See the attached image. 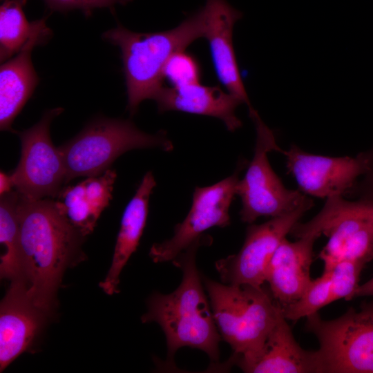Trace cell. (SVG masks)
<instances>
[{"label":"cell","mask_w":373,"mask_h":373,"mask_svg":"<svg viewBox=\"0 0 373 373\" xmlns=\"http://www.w3.org/2000/svg\"><path fill=\"white\" fill-rule=\"evenodd\" d=\"M370 157V165L367 171L365 173V178L361 182L360 187H354L350 192L357 189L360 191L361 198L373 200V153H368Z\"/></svg>","instance_id":"obj_28"},{"label":"cell","mask_w":373,"mask_h":373,"mask_svg":"<svg viewBox=\"0 0 373 373\" xmlns=\"http://www.w3.org/2000/svg\"><path fill=\"white\" fill-rule=\"evenodd\" d=\"M47 6L55 11L66 12L80 10L90 15L96 8H113L115 5H126L132 0H44Z\"/></svg>","instance_id":"obj_27"},{"label":"cell","mask_w":373,"mask_h":373,"mask_svg":"<svg viewBox=\"0 0 373 373\" xmlns=\"http://www.w3.org/2000/svg\"><path fill=\"white\" fill-rule=\"evenodd\" d=\"M348 218H360L373 224V200L359 199L350 201L343 196L329 198L314 218L304 223L298 222L290 233L298 238L307 235L319 237L327 228Z\"/></svg>","instance_id":"obj_22"},{"label":"cell","mask_w":373,"mask_h":373,"mask_svg":"<svg viewBox=\"0 0 373 373\" xmlns=\"http://www.w3.org/2000/svg\"><path fill=\"white\" fill-rule=\"evenodd\" d=\"M208 242L200 237L172 260L182 271L181 283L171 294H153L147 301V312L141 318L142 323H158L163 330L167 345L165 365L169 369L175 368L174 356L183 347L203 351L218 366L221 336L195 260L198 247Z\"/></svg>","instance_id":"obj_2"},{"label":"cell","mask_w":373,"mask_h":373,"mask_svg":"<svg viewBox=\"0 0 373 373\" xmlns=\"http://www.w3.org/2000/svg\"><path fill=\"white\" fill-rule=\"evenodd\" d=\"M173 149L166 133L149 134L129 120L97 118L59 146L66 169V184L81 176H97L122 153L135 149Z\"/></svg>","instance_id":"obj_5"},{"label":"cell","mask_w":373,"mask_h":373,"mask_svg":"<svg viewBox=\"0 0 373 373\" xmlns=\"http://www.w3.org/2000/svg\"><path fill=\"white\" fill-rule=\"evenodd\" d=\"M27 0H1L0 61L3 63L23 48L32 35L35 20L29 22L23 7Z\"/></svg>","instance_id":"obj_23"},{"label":"cell","mask_w":373,"mask_h":373,"mask_svg":"<svg viewBox=\"0 0 373 373\" xmlns=\"http://www.w3.org/2000/svg\"><path fill=\"white\" fill-rule=\"evenodd\" d=\"M318 238L307 235L295 242L285 238L276 250L268 267L266 282L280 306L298 300L312 281L313 247Z\"/></svg>","instance_id":"obj_16"},{"label":"cell","mask_w":373,"mask_h":373,"mask_svg":"<svg viewBox=\"0 0 373 373\" xmlns=\"http://www.w3.org/2000/svg\"><path fill=\"white\" fill-rule=\"evenodd\" d=\"M63 111L50 109L36 124L18 133L21 157L10 175L15 190L26 199L56 198L66 184L64 160L50 135L52 121Z\"/></svg>","instance_id":"obj_8"},{"label":"cell","mask_w":373,"mask_h":373,"mask_svg":"<svg viewBox=\"0 0 373 373\" xmlns=\"http://www.w3.org/2000/svg\"><path fill=\"white\" fill-rule=\"evenodd\" d=\"M305 327L318 340L321 373H373V304L330 321L316 313Z\"/></svg>","instance_id":"obj_6"},{"label":"cell","mask_w":373,"mask_h":373,"mask_svg":"<svg viewBox=\"0 0 373 373\" xmlns=\"http://www.w3.org/2000/svg\"><path fill=\"white\" fill-rule=\"evenodd\" d=\"M155 185L153 173L147 172L124 209L111 267L99 285L108 295L119 292L120 274L139 245L146 222L149 197Z\"/></svg>","instance_id":"obj_18"},{"label":"cell","mask_w":373,"mask_h":373,"mask_svg":"<svg viewBox=\"0 0 373 373\" xmlns=\"http://www.w3.org/2000/svg\"><path fill=\"white\" fill-rule=\"evenodd\" d=\"M14 188L13 182L10 174H7L3 171L0 173V194L3 195L12 190Z\"/></svg>","instance_id":"obj_29"},{"label":"cell","mask_w":373,"mask_h":373,"mask_svg":"<svg viewBox=\"0 0 373 373\" xmlns=\"http://www.w3.org/2000/svg\"><path fill=\"white\" fill-rule=\"evenodd\" d=\"M46 314L34 304L23 280L11 282L0 305V370L27 351Z\"/></svg>","instance_id":"obj_13"},{"label":"cell","mask_w":373,"mask_h":373,"mask_svg":"<svg viewBox=\"0 0 373 373\" xmlns=\"http://www.w3.org/2000/svg\"><path fill=\"white\" fill-rule=\"evenodd\" d=\"M153 99L160 113L175 111L216 117L231 132L242 126L236 110L243 102L218 86H204L200 82L178 87L162 86Z\"/></svg>","instance_id":"obj_15"},{"label":"cell","mask_w":373,"mask_h":373,"mask_svg":"<svg viewBox=\"0 0 373 373\" xmlns=\"http://www.w3.org/2000/svg\"><path fill=\"white\" fill-rule=\"evenodd\" d=\"M204 33L202 8L168 30L137 32L119 24L103 33V39L120 50L127 108L131 115L136 113L142 102L153 99L163 86V70L169 58L204 37Z\"/></svg>","instance_id":"obj_4"},{"label":"cell","mask_w":373,"mask_h":373,"mask_svg":"<svg viewBox=\"0 0 373 373\" xmlns=\"http://www.w3.org/2000/svg\"><path fill=\"white\" fill-rule=\"evenodd\" d=\"M46 18L35 20L34 30L23 48L15 56L2 63L0 68V128L15 131L12 124L37 87L39 79L33 67V48L46 42L52 30Z\"/></svg>","instance_id":"obj_14"},{"label":"cell","mask_w":373,"mask_h":373,"mask_svg":"<svg viewBox=\"0 0 373 373\" xmlns=\"http://www.w3.org/2000/svg\"><path fill=\"white\" fill-rule=\"evenodd\" d=\"M204 17V37L207 39L214 70L227 91L252 107L242 80L233 44V32L242 13L227 0H206L202 7Z\"/></svg>","instance_id":"obj_12"},{"label":"cell","mask_w":373,"mask_h":373,"mask_svg":"<svg viewBox=\"0 0 373 373\" xmlns=\"http://www.w3.org/2000/svg\"><path fill=\"white\" fill-rule=\"evenodd\" d=\"M201 277L220 336L233 352L222 370L237 365L245 372L260 355L282 314L281 306L262 286L224 284Z\"/></svg>","instance_id":"obj_3"},{"label":"cell","mask_w":373,"mask_h":373,"mask_svg":"<svg viewBox=\"0 0 373 373\" xmlns=\"http://www.w3.org/2000/svg\"><path fill=\"white\" fill-rule=\"evenodd\" d=\"M245 372L319 373L320 366L316 352L305 350L298 345L282 313L260 355Z\"/></svg>","instance_id":"obj_19"},{"label":"cell","mask_w":373,"mask_h":373,"mask_svg":"<svg viewBox=\"0 0 373 373\" xmlns=\"http://www.w3.org/2000/svg\"><path fill=\"white\" fill-rule=\"evenodd\" d=\"M116 177L115 171L108 169L75 185L64 186L57 196L59 211L84 236L93 232L109 204Z\"/></svg>","instance_id":"obj_17"},{"label":"cell","mask_w":373,"mask_h":373,"mask_svg":"<svg viewBox=\"0 0 373 373\" xmlns=\"http://www.w3.org/2000/svg\"><path fill=\"white\" fill-rule=\"evenodd\" d=\"M364 265L361 262L343 260L336 262L329 271H324L329 276L332 303L341 298H354Z\"/></svg>","instance_id":"obj_25"},{"label":"cell","mask_w":373,"mask_h":373,"mask_svg":"<svg viewBox=\"0 0 373 373\" xmlns=\"http://www.w3.org/2000/svg\"><path fill=\"white\" fill-rule=\"evenodd\" d=\"M313 206L312 200L297 209L260 224L247 227L240 251L216 262L222 282L231 285L261 287L266 282L270 261L283 240L305 213Z\"/></svg>","instance_id":"obj_9"},{"label":"cell","mask_w":373,"mask_h":373,"mask_svg":"<svg viewBox=\"0 0 373 373\" xmlns=\"http://www.w3.org/2000/svg\"><path fill=\"white\" fill-rule=\"evenodd\" d=\"M19 212L23 281L34 304L48 314L64 271L80 254L84 236L52 198L32 200L20 195Z\"/></svg>","instance_id":"obj_1"},{"label":"cell","mask_w":373,"mask_h":373,"mask_svg":"<svg viewBox=\"0 0 373 373\" xmlns=\"http://www.w3.org/2000/svg\"><path fill=\"white\" fill-rule=\"evenodd\" d=\"M245 164L241 162L231 176L213 185L195 189L191 209L184 220L175 227L173 236L151 247L149 256L154 262L172 261L205 231L230 224L229 208L237 195L239 174Z\"/></svg>","instance_id":"obj_10"},{"label":"cell","mask_w":373,"mask_h":373,"mask_svg":"<svg viewBox=\"0 0 373 373\" xmlns=\"http://www.w3.org/2000/svg\"><path fill=\"white\" fill-rule=\"evenodd\" d=\"M288 171L303 193L327 199L343 196L365 175L370 165L368 153L356 157H328L306 153L296 145L283 151Z\"/></svg>","instance_id":"obj_11"},{"label":"cell","mask_w":373,"mask_h":373,"mask_svg":"<svg viewBox=\"0 0 373 373\" xmlns=\"http://www.w3.org/2000/svg\"><path fill=\"white\" fill-rule=\"evenodd\" d=\"M331 303L329 276L327 272L323 271L321 276L312 280L298 300L281 306V309L287 320L296 321L317 313L320 309Z\"/></svg>","instance_id":"obj_24"},{"label":"cell","mask_w":373,"mask_h":373,"mask_svg":"<svg viewBox=\"0 0 373 373\" xmlns=\"http://www.w3.org/2000/svg\"><path fill=\"white\" fill-rule=\"evenodd\" d=\"M201 75L198 59L185 50L173 54L163 70L164 79H167L174 87L198 83Z\"/></svg>","instance_id":"obj_26"},{"label":"cell","mask_w":373,"mask_h":373,"mask_svg":"<svg viewBox=\"0 0 373 373\" xmlns=\"http://www.w3.org/2000/svg\"><path fill=\"white\" fill-rule=\"evenodd\" d=\"M250 117L256 130L254 154L244 178L237 184V195L242 202L240 219L248 224L260 217L274 218L290 213L311 200L305 193L284 186L267 157L271 151H283L258 113Z\"/></svg>","instance_id":"obj_7"},{"label":"cell","mask_w":373,"mask_h":373,"mask_svg":"<svg viewBox=\"0 0 373 373\" xmlns=\"http://www.w3.org/2000/svg\"><path fill=\"white\" fill-rule=\"evenodd\" d=\"M323 234L329 238L319 255L324 271L343 260L365 264L373 259V224L368 221L345 218L327 228Z\"/></svg>","instance_id":"obj_20"},{"label":"cell","mask_w":373,"mask_h":373,"mask_svg":"<svg viewBox=\"0 0 373 373\" xmlns=\"http://www.w3.org/2000/svg\"><path fill=\"white\" fill-rule=\"evenodd\" d=\"M373 295V277L365 283L358 285L355 291L354 298L361 296Z\"/></svg>","instance_id":"obj_30"},{"label":"cell","mask_w":373,"mask_h":373,"mask_svg":"<svg viewBox=\"0 0 373 373\" xmlns=\"http://www.w3.org/2000/svg\"><path fill=\"white\" fill-rule=\"evenodd\" d=\"M20 194L17 190L1 195L0 242L4 249L1 255L0 276L11 282L23 280L21 258Z\"/></svg>","instance_id":"obj_21"}]
</instances>
